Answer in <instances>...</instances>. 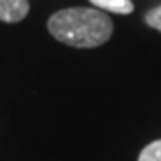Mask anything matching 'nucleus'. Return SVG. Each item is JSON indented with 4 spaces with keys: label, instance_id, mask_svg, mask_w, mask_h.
I'll list each match as a JSON object with an SVG mask.
<instances>
[{
    "label": "nucleus",
    "instance_id": "obj_4",
    "mask_svg": "<svg viewBox=\"0 0 161 161\" xmlns=\"http://www.w3.org/2000/svg\"><path fill=\"white\" fill-rule=\"evenodd\" d=\"M138 161H161V140L150 142L138 156Z\"/></svg>",
    "mask_w": 161,
    "mask_h": 161
},
{
    "label": "nucleus",
    "instance_id": "obj_3",
    "mask_svg": "<svg viewBox=\"0 0 161 161\" xmlns=\"http://www.w3.org/2000/svg\"><path fill=\"white\" fill-rule=\"evenodd\" d=\"M90 4L100 11H109L116 14H131L134 9L131 0H90Z\"/></svg>",
    "mask_w": 161,
    "mask_h": 161
},
{
    "label": "nucleus",
    "instance_id": "obj_5",
    "mask_svg": "<svg viewBox=\"0 0 161 161\" xmlns=\"http://www.w3.org/2000/svg\"><path fill=\"white\" fill-rule=\"evenodd\" d=\"M145 23L161 32V6L152 7V9H149L145 13Z\"/></svg>",
    "mask_w": 161,
    "mask_h": 161
},
{
    "label": "nucleus",
    "instance_id": "obj_1",
    "mask_svg": "<svg viewBox=\"0 0 161 161\" xmlns=\"http://www.w3.org/2000/svg\"><path fill=\"white\" fill-rule=\"evenodd\" d=\"M47 29L64 45L77 48L100 47L113 34V22L97 7H68L48 18Z\"/></svg>",
    "mask_w": 161,
    "mask_h": 161
},
{
    "label": "nucleus",
    "instance_id": "obj_2",
    "mask_svg": "<svg viewBox=\"0 0 161 161\" xmlns=\"http://www.w3.org/2000/svg\"><path fill=\"white\" fill-rule=\"evenodd\" d=\"M29 14V0H0V20L6 23L22 22Z\"/></svg>",
    "mask_w": 161,
    "mask_h": 161
}]
</instances>
